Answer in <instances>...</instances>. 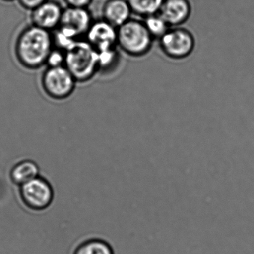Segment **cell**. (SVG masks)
<instances>
[{"label": "cell", "mask_w": 254, "mask_h": 254, "mask_svg": "<svg viewBox=\"0 0 254 254\" xmlns=\"http://www.w3.org/2000/svg\"><path fill=\"white\" fill-rule=\"evenodd\" d=\"M54 48L52 32L31 25L19 34L14 53L19 63L29 69L46 65L47 58Z\"/></svg>", "instance_id": "cell-1"}, {"label": "cell", "mask_w": 254, "mask_h": 254, "mask_svg": "<svg viewBox=\"0 0 254 254\" xmlns=\"http://www.w3.org/2000/svg\"><path fill=\"white\" fill-rule=\"evenodd\" d=\"M64 66L77 82H87L99 72L97 50L86 40L79 39L65 52Z\"/></svg>", "instance_id": "cell-2"}, {"label": "cell", "mask_w": 254, "mask_h": 254, "mask_svg": "<svg viewBox=\"0 0 254 254\" xmlns=\"http://www.w3.org/2000/svg\"><path fill=\"white\" fill-rule=\"evenodd\" d=\"M154 38L143 20L130 18L117 28V47L132 57H141L151 50Z\"/></svg>", "instance_id": "cell-3"}, {"label": "cell", "mask_w": 254, "mask_h": 254, "mask_svg": "<svg viewBox=\"0 0 254 254\" xmlns=\"http://www.w3.org/2000/svg\"><path fill=\"white\" fill-rule=\"evenodd\" d=\"M77 81L65 66L47 67L41 78L43 90L56 100L67 99L73 93Z\"/></svg>", "instance_id": "cell-4"}, {"label": "cell", "mask_w": 254, "mask_h": 254, "mask_svg": "<svg viewBox=\"0 0 254 254\" xmlns=\"http://www.w3.org/2000/svg\"><path fill=\"white\" fill-rule=\"evenodd\" d=\"M20 187V198L29 209L42 211L51 205L54 191L45 178L38 176Z\"/></svg>", "instance_id": "cell-5"}, {"label": "cell", "mask_w": 254, "mask_h": 254, "mask_svg": "<svg viewBox=\"0 0 254 254\" xmlns=\"http://www.w3.org/2000/svg\"><path fill=\"white\" fill-rule=\"evenodd\" d=\"M160 49L168 57L183 59L191 55L194 48V39L191 32L180 27H172L159 39Z\"/></svg>", "instance_id": "cell-6"}, {"label": "cell", "mask_w": 254, "mask_h": 254, "mask_svg": "<svg viewBox=\"0 0 254 254\" xmlns=\"http://www.w3.org/2000/svg\"><path fill=\"white\" fill-rule=\"evenodd\" d=\"M85 37L86 41L98 52L117 48V28L104 19L93 20Z\"/></svg>", "instance_id": "cell-7"}, {"label": "cell", "mask_w": 254, "mask_h": 254, "mask_svg": "<svg viewBox=\"0 0 254 254\" xmlns=\"http://www.w3.org/2000/svg\"><path fill=\"white\" fill-rule=\"evenodd\" d=\"M93 21V17L88 8L67 6L64 8L59 27L68 31L78 39H81L85 36Z\"/></svg>", "instance_id": "cell-8"}, {"label": "cell", "mask_w": 254, "mask_h": 254, "mask_svg": "<svg viewBox=\"0 0 254 254\" xmlns=\"http://www.w3.org/2000/svg\"><path fill=\"white\" fill-rule=\"evenodd\" d=\"M64 8L54 0H47L32 10V24L49 32H53L60 26Z\"/></svg>", "instance_id": "cell-9"}, {"label": "cell", "mask_w": 254, "mask_h": 254, "mask_svg": "<svg viewBox=\"0 0 254 254\" xmlns=\"http://www.w3.org/2000/svg\"><path fill=\"white\" fill-rule=\"evenodd\" d=\"M172 27L185 23L191 14V6L188 0H165L158 13Z\"/></svg>", "instance_id": "cell-10"}, {"label": "cell", "mask_w": 254, "mask_h": 254, "mask_svg": "<svg viewBox=\"0 0 254 254\" xmlns=\"http://www.w3.org/2000/svg\"><path fill=\"white\" fill-rule=\"evenodd\" d=\"M131 14L127 0H107L102 8V19L116 28L130 20Z\"/></svg>", "instance_id": "cell-11"}, {"label": "cell", "mask_w": 254, "mask_h": 254, "mask_svg": "<svg viewBox=\"0 0 254 254\" xmlns=\"http://www.w3.org/2000/svg\"><path fill=\"white\" fill-rule=\"evenodd\" d=\"M39 167L32 160L20 161L14 165L10 172L11 181L17 185L21 186L38 176Z\"/></svg>", "instance_id": "cell-12"}, {"label": "cell", "mask_w": 254, "mask_h": 254, "mask_svg": "<svg viewBox=\"0 0 254 254\" xmlns=\"http://www.w3.org/2000/svg\"><path fill=\"white\" fill-rule=\"evenodd\" d=\"M132 14L145 18L158 14L165 0H127Z\"/></svg>", "instance_id": "cell-13"}, {"label": "cell", "mask_w": 254, "mask_h": 254, "mask_svg": "<svg viewBox=\"0 0 254 254\" xmlns=\"http://www.w3.org/2000/svg\"><path fill=\"white\" fill-rule=\"evenodd\" d=\"M73 254H114L112 247L102 239H91L80 244Z\"/></svg>", "instance_id": "cell-14"}, {"label": "cell", "mask_w": 254, "mask_h": 254, "mask_svg": "<svg viewBox=\"0 0 254 254\" xmlns=\"http://www.w3.org/2000/svg\"><path fill=\"white\" fill-rule=\"evenodd\" d=\"M143 22L154 40L160 39L171 28L159 14H153L143 18Z\"/></svg>", "instance_id": "cell-15"}, {"label": "cell", "mask_w": 254, "mask_h": 254, "mask_svg": "<svg viewBox=\"0 0 254 254\" xmlns=\"http://www.w3.org/2000/svg\"><path fill=\"white\" fill-rule=\"evenodd\" d=\"M98 52V51H97ZM99 55V72H111L120 63V54L117 48L98 52Z\"/></svg>", "instance_id": "cell-16"}, {"label": "cell", "mask_w": 254, "mask_h": 254, "mask_svg": "<svg viewBox=\"0 0 254 254\" xmlns=\"http://www.w3.org/2000/svg\"><path fill=\"white\" fill-rule=\"evenodd\" d=\"M65 52L54 47L47 58L46 65L47 67H57L64 66Z\"/></svg>", "instance_id": "cell-17"}, {"label": "cell", "mask_w": 254, "mask_h": 254, "mask_svg": "<svg viewBox=\"0 0 254 254\" xmlns=\"http://www.w3.org/2000/svg\"><path fill=\"white\" fill-rule=\"evenodd\" d=\"M20 5L25 9L32 11L41 4L44 3L47 0H18Z\"/></svg>", "instance_id": "cell-18"}, {"label": "cell", "mask_w": 254, "mask_h": 254, "mask_svg": "<svg viewBox=\"0 0 254 254\" xmlns=\"http://www.w3.org/2000/svg\"><path fill=\"white\" fill-rule=\"evenodd\" d=\"M68 7L75 8H88L93 0H64Z\"/></svg>", "instance_id": "cell-19"}, {"label": "cell", "mask_w": 254, "mask_h": 254, "mask_svg": "<svg viewBox=\"0 0 254 254\" xmlns=\"http://www.w3.org/2000/svg\"><path fill=\"white\" fill-rule=\"evenodd\" d=\"M2 1H3V2H14V1H15V0H2Z\"/></svg>", "instance_id": "cell-20"}]
</instances>
